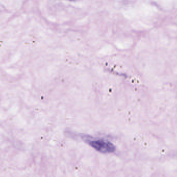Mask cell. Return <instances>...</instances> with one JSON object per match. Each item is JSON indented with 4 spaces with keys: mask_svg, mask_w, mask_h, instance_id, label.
Instances as JSON below:
<instances>
[{
    "mask_svg": "<svg viewBox=\"0 0 177 177\" xmlns=\"http://www.w3.org/2000/svg\"><path fill=\"white\" fill-rule=\"evenodd\" d=\"M86 141L91 147L103 153L114 152L116 150L113 143L103 139L88 138L87 139Z\"/></svg>",
    "mask_w": 177,
    "mask_h": 177,
    "instance_id": "6da1fadb",
    "label": "cell"
}]
</instances>
